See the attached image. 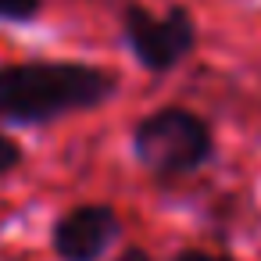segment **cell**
<instances>
[{
	"label": "cell",
	"mask_w": 261,
	"mask_h": 261,
	"mask_svg": "<svg viewBox=\"0 0 261 261\" xmlns=\"http://www.w3.org/2000/svg\"><path fill=\"white\" fill-rule=\"evenodd\" d=\"M118 232L122 222L111 204H79L54 222L50 243L61 261H100Z\"/></svg>",
	"instance_id": "277c9868"
},
{
	"label": "cell",
	"mask_w": 261,
	"mask_h": 261,
	"mask_svg": "<svg viewBox=\"0 0 261 261\" xmlns=\"http://www.w3.org/2000/svg\"><path fill=\"white\" fill-rule=\"evenodd\" d=\"M18 165H22V147H18L11 136H4V133H0V175L15 172Z\"/></svg>",
	"instance_id": "8992f818"
},
{
	"label": "cell",
	"mask_w": 261,
	"mask_h": 261,
	"mask_svg": "<svg viewBox=\"0 0 261 261\" xmlns=\"http://www.w3.org/2000/svg\"><path fill=\"white\" fill-rule=\"evenodd\" d=\"M115 97V75L83 61H22L0 68V122L43 125Z\"/></svg>",
	"instance_id": "6da1fadb"
},
{
	"label": "cell",
	"mask_w": 261,
	"mask_h": 261,
	"mask_svg": "<svg viewBox=\"0 0 261 261\" xmlns=\"http://www.w3.org/2000/svg\"><path fill=\"white\" fill-rule=\"evenodd\" d=\"M175 261H225V257H218L211 250H182V254H175Z\"/></svg>",
	"instance_id": "52a82bcc"
},
{
	"label": "cell",
	"mask_w": 261,
	"mask_h": 261,
	"mask_svg": "<svg viewBox=\"0 0 261 261\" xmlns=\"http://www.w3.org/2000/svg\"><path fill=\"white\" fill-rule=\"evenodd\" d=\"M122 33L129 50L147 72H172L197 43V29L186 8H168V15L154 18L147 8L129 4L122 15Z\"/></svg>",
	"instance_id": "3957f363"
},
{
	"label": "cell",
	"mask_w": 261,
	"mask_h": 261,
	"mask_svg": "<svg viewBox=\"0 0 261 261\" xmlns=\"http://www.w3.org/2000/svg\"><path fill=\"white\" fill-rule=\"evenodd\" d=\"M40 15V0H0V22H33Z\"/></svg>",
	"instance_id": "5b68a950"
},
{
	"label": "cell",
	"mask_w": 261,
	"mask_h": 261,
	"mask_svg": "<svg viewBox=\"0 0 261 261\" xmlns=\"http://www.w3.org/2000/svg\"><path fill=\"white\" fill-rule=\"evenodd\" d=\"M211 129L186 108H161L147 115L133 133V150L154 175H186L211 158Z\"/></svg>",
	"instance_id": "7a4b0ae2"
},
{
	"label": "cell",
	"mask_w": 261,
	"mask_h": 261,
	"mask_svg": "<svg viewBox=\"0 0 261 261\" xmlns=\"http://www.w3.org/2000/svg\"><path fill=\"white\" fill-rule=\"evenodd\" d=\"M118 261H150V254L140 250V247H129L125 254H118Z\"/></svg>",
	"instance_id": "ba28073f"
}]
</instances>
